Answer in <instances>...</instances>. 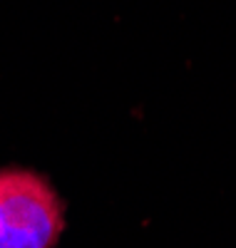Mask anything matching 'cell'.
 <instances>
[{
  "label": "cell",
  "mask_w": 236,
  "mask_h": 248,
  "mask_svg": "<svg viewBox=\"0 0 236 248\" xmlns=\"http://www.w3.org/2000/svg\"><path fill=\"white\" fill-rule=\"evenodd\" d=\"M62 229V203L45 179L0 169V248H52Z\"/></svg>",
  "instance_id": "obj_1"
}]
</instances>
